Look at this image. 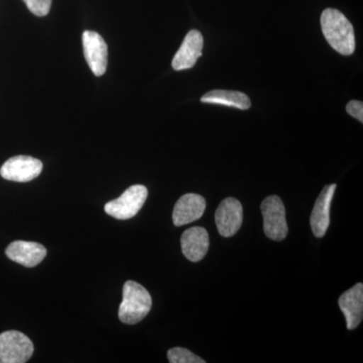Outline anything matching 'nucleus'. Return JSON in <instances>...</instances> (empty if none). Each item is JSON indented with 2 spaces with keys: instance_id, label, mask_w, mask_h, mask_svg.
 Wrapping results in <instances>:
<instances>
[{
  "instance_id": "0eeeda50",
  "label": "nucleus",
  "mask_w": 363,
  "mask_h": 363,
  "mask_svg": "<svg viewBox=\"0 0 363 363\" xmlns=\"http://www.w3.org/2000/svg\"><path fill=\"white\" fill-rule=\"evenodd\" d=\"M82 40L88 66L95 76L100 77L106 72L108 64V47L104 38L92 30H85L83 33Z\"/></svg>"
},
{
  "instance_id": "1a4fd4ad",
  "label": "nucleus",
  "mask_w": 363,
  "mask_h": 363,
  "mask_svg": "<svg viewBox=\"0 0 363 363\" xmlns=\"http://www.w3.org/2000/svg\"><path fill=\"white\" fill-rule=\"evenodd\" d=\"M203 45L204 39L202 33L197 30H190L172 62L174 70L182 71L193 68L198 59L202 56Z\"/></svg>"
},
{
  "instance_id": "f8f14e48",
  "label": "nucleus",
  "mask_w": 363,
  "mask_h": 363,
  "mask_svg": "<svg viewBox=\"0 0 363 363\" xmlns=\"http://www.w3.org/2000/svg\"><path fill=\"white\" fill-rule=\"evenodd\" d=\"M339 307L346 319L348 330H353L362 323L363 319V285L357 284L341 295Z\"/></svg>"
},
{
  "instance_id": "f257e3e1",
  "label": "nucleus",
  "mask_w": 363,
  "mask_h": 363,
  "mask_svg": "<svg viewBox=\"0 0 363 363\" xmlns=\"http://www.w3.org/2000/svg\"><path fill=\"white\" fill-rule=\"evenodd\" d=\"M321 28L329 45L343 56H350L355 51L354 30L341 11L326 9L322 13Z\"/></svg>"
},
{
  "instance_id": "7ed1b4c3",
  "label": "nucleus",
  "mask_w": 363,
  "mask_h": 363,
  "mask_svg": "<svg viewBox=\"0 0 363 363\" xmlns=\"http://www.w3.org/2000/svg\"><path fill=\"white\" fill-rule=\"evenodd\" d=\"M147 194L149 193L145 186H131L121 197L107 203L104 207L105 212L118 220H128L140 212Z\"/></svg>"
},
{
  "instance_id": "20e7f679",
  "label": "nucleus",
  "mask_w": 363,
  "mask_h": 363,
  "mask_svg": "<svg viewBox=\"0 0 363 363\" xmlns=\"http://www.w3.org/2000/svg\"><path fill=\"white\" fill-rule=\"evenodd\" d=\"M264 217V230L272 240L281 241L288 235V224L286 220V209L281 198L269 196L260 205Z\"/></svg>"
},
{
  "instance_id": "dca6fc26",
  "label": "nucleus",
  "mask_w": 363,
  "mask_h": 363,
  "mask_svg": "<svg viewBox=\"0 0 363 363\" xmlns=\"http://www.w3.org/2000/svg\"><path fill=\"white\" fill-rule=\"evenodd\" d=\"M168 359L171 363H205L204 359L197 357L190 350L182 347L169 350Z\"/></svg>"
},
{
  "instance_id": "6e6552de",
  "label": "nucleus",
  "mask_w": 363,
  "mask_h": 363,
  "mask_svg": "<svg viewBox=\"0 0 363 363\" xmlns=\"http://www.w3.org/2000/svg\"><path fill=\"white\" fill-rule=\"evenodd\" d=\"M217 229L223 238H231L240 230L243 222L242 205L235 198H226L215 214Z\"/></svg>"
},
{
  "instance_id": "a211bd4d",
  "label": "nucleus",
  "mask_w": 363,
  "mask_h": 363,
  "mask_svg": "<svg viewBox=\"0 0 363 363\" xmlns=\"http://www.w3.org/2000/svg\"><path fill=\"white\" fill-rule=\"evenodd\" d=\"M346 111L350 116L354 117L360 123H363V104L362 101L358 100H351L346 105Z\"/></svg>"
},
{
  "instance_id": "9d476101",
  "label": "nucleus",
  "mask_w": 363,
  "mask_h": 363,
  "mask_svg": "<svg viewBox=\"0 0 363 363\" xmlns=\"http://www.w3.org/2000/svg\"><path fill=\"white\" fill-rule=\"evenodd\" d=\"M336 187H337L336 184L325 186L313 208L310 224H311L313 233L318 238H323L330 225L331 202Z\"/></svg>"
},
{
  "instance_id": "39448f33",
  "label": "nucleus",
  "mask_w": 363,
  "mask_h": 363,
  "mask_svg": "<svg viewBox=\"0 0 363 363\" xmlns=\"http://www.w3.org/2000/svg\"><path fill=\"white\" fill-rule=\"evenodd\" d=\"M33 353L32 340L21 332L11 330L0 334V363H25Z\"/></svg>"
},
{
  "instance_id": "9b49d317",
  "label": "nucleus",
  "mask_w": 363,
  "mask_h": 363,
  "mask_svg": "<svg viewBox=\"0 0 363 363\" xmlns=\"http://www.w3.org/2000/svg\"><path fill=\"white\" fill-rule=\"evenodd\" d=\"M206 209V201L202 196L190 193L182 196L177 201L173 211L176 226H183L201 218Z\"/></svg>"
},
{
  "instance_id": "423d86ee",
  "label": "nucleus",
  "mask_w": 363,
  "mask_h": 363,
  "mask_svg": "<svg viewBox=\"0 0 363 363\" xmlns=\"http://www.w3.org/2000/svg\"><path fill=\"white\" fill-rule=\"evenodd\" d=\"M42 171L43 162L40 160L28 156H16L2 164L0 175L6 180L26 183L35 180Z\"/></svg>"
},
{
  "instance_id": "f3484780",
  "label": "nucleus",
  "mask_w": 363,
  "mask_h": 363,
  "mask_svg": "<svg viewBox=\"0 0 363 363\" xmlns=\"http://www.w3.org/2000/svg\"><path fill=\"white\" fill-rule=\"evenodd\" d=\"M35 16H45L51 11L52 0H23Z\"/></svg>"
},
{
  "instance_id": "ddd939ff",
  "label": "nucleus",
  "mask_w": 363,
  "mask_h": 363,
  "mask_svg": "<svg viewBox=\"0 0 363 363\" xmlns=\"http://www.w3.org/2000/svg\"><path fill=\"white\" fill-rule=\"evenodd\" d=\"M6 253L9 259L21 266L35 267L45 259L47 250L40 243L16 240L7 247Z\"/></svg>"
},
{
  "instance_id": "4468645a",
  "label": "nucleus",
  "mask_w": 363,
  "mask_h": 363,
  "mask_svg": "<svg viewBox=\"0 0 363 363\" xmlns=\"http://www.w3.org/2000/svg\"><path fill=\"white\" fill-rule=\"evenodd\" d=\"M182 252L190 262H198L204 259L209 248V235L203 227L187 229L181 238Z\"/></svg>"
},
{
  "instance_id": "f03ea898",
  "label": "nucleus",
  "mask_w": 363,
  "mask_h": 363,
  "mask_svg": "<svg viewBox=\"0 0 363 363\" xmlns=\"http://www.w3.org/2000/svg\"><path fill=\"white\" fill-rule=\"evenodd\" d=\"M123 302L119 306V320L124 324L138 323L147 317L152 308V297L147 289L135 281L123 286Z\"/></svg>"
},
{
  "instance_id": "2eb2a0df",
  "label": "nucleus",
  "mask_w": 363,
  "mask_h": 363,
  "mask_svg": "<svg viewBox=\"0 0 363 363\" xmlns=\"http://www.w3.org/2000/svg\"><path fill=\"white\" fill-rule=\"evenodd\" d=\"M203 104L225 105L233 108L247 111L252 106L250 97L238 91L212 90L201 98Z\"/></svg>"
}]
</instances>
